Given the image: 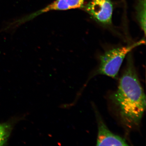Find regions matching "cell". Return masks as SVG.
Masks as SVG:
<instances>
[{
    "label": "cell",
    "mask_w": 146,
    "mask_h": 146,
    "mask_svg": "<svg viewBox=\"0 0 146 146\" xmlns=\"http://www.w3.org/2000/svg\"><path fill=\"white\" fill-rule=\"evenodd\" d=\"M123 124L129 129L139 126L146 109V96L130 56L111 97Z\"/></svg>",
    "instance_id": "6da1fadb"
},
{
    "label": "cell",
    "mask_w": 146,
    "mask_h": 146,
    "mask_svg": "<svg viewBox=\"0 0 146 146\" xmlns=\"http://www.w3.org/2000/svg\"><path fill=\"white\" fill-rule=\"evenodd\" d=\"M145 43L142 39L132 44L107 51L100 57V64L95 75H103L116 78L126 56L133 49Z\"/></svg>",
    "instance_id": "7a4b0ae2"
},
{
    "label": "cell",
    "mask_w": 146,
    "mask_h": 146,
    "mask_svg": "<svg viewBox=\"0 0 146 146\" xmlns=\"http://www.w3.org/2000/svg\"><path fill=\"white\" fill-rule=\"evenodd\" d=\"M82 9L98 23L104 25L112 24L113 7L111 0H91Z\"/></svg>",
    "instance_id": "3957f363"
},
{
    "label": "cell",
    "mask_w": 146,
    "mask_h": 146,
    "mask_svg": "<svg viewBox=\"0 0 146 146\" xmlns=\"http://www.w3.org/2000/svg\"><path fill=\"white\" fill-rule=\"evenodd\" d=\"M85 0H55L46 7L15 21L16 25L20 26L32 20L36 17L51 11H65L76 9H82Z\"/></svg>",
    "instance_id": "277c9868"
},
{
    "label": "cell",
    "mask_w": 146,
    "mask_h": 146,
    "mask_svg": "<svg viewBox=\"0 0 146 146\" xmlns=\"http://www.w3.org/2000/svg\"><path fill=\"white\" fill-rule=\"evenodd\" d=\"M98 133L97 146H128L125 139L112 133L97 114Z\"/></svg>",
    "instance_id": "5b68a950"
},
{
    "label": "cell",
    "mask_w": 146,
    "mask_h": 146,
    "mask_svg": "<svg viewBox=\"0 0 146 146\" xmlns=\"http://www.w3.org/2000/svg\"><path fill=\"white\" fill-rule=\"evenodd\" d=\"M136 17L144 34H146V0H139L136 7Z\"/></svg>",
    "instance_id": "8992f818"
},
{
    "label": "cell",
    "mask_w": 146,
    "mask_h": 146,
    "mask_svg": "<svg viewBox=\"0 0 146 146\" xmlns=\"http://www.w3.org/2000/svg\"><path fill=\"white\" fill-rule=\"evenodd\" d=\"M7 126L0 125V146L3 145L7 140L9 133Z\"/></svg>",
    "instance_id": "52a82bcc"
}]
</instances>
